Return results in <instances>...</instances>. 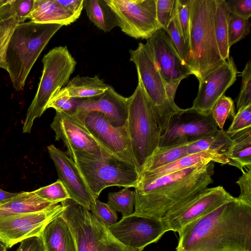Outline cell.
Segmentation results:
<instances>
[{"label": "cell", "mask_w": 251, "mask_h": 251, "mask_svg": "<svg viewBox=\"0 0 251 251\" xmlns=\"http://www.w3.org/2000/svg\"><path fill=\"white\" fill-rule=\"evenodd\" d=\"M176 251H251V205L225 203L186 226Z\"/></svg>", "instance_id": "cell-1"}, {"label": "cell", "mask_w": 251, "mask_h": 251, "mask_svg": "<svg viewBox=\"0 0 251 251\" xmlns=\"http://www.w3.org/2000/svg\"><path fill=\"white\" fill-rule=\"evenodd\" d=\"M214 164H198L153 179H138L132 215L160 220L213 182Z\"/></svg>", "instance_id": "cell-2"}, {"label": "cell", "mask_w": 251, "mask_h": 251, "mask_svg": "<svg viewBox=\"0 0 251 251\" xmlns=\"http://www.w3.org/2000/svg\"><path fill=\"white\" fill-rule=\"evenodd\" d=\"M215 0H192L186 64L199 80L222 65L215 33Z\"/></svg>", "instance_id": "cell-3"}, {"label": "cell", "mask_w": 251, "mask_h": 251, "mask_svg": "<svg viewBox=\"0 0 251 251\" xmlns=\"http://www.w3.org/2000/svg\"><path fill=\"white\" fill-rule=\"evenodd\" d=\"M62 26L29 21L18 24L6 53L7 71L16 91L25 86L27 76L42 51Z\"/></svg>", "instance_id": "cell-4"}, {"label": "cell", "mask_w": 251, "mask_h": 251, "mask_svg": "<svg viewBox=\"0 0 251 251\" xmlns=\"http://www.w3.org/2000/svg\"><path fill=\"white\" fill-rule=\"evenodd\" d=\"M127 98V125L131 148L138 172L158 147L161 133L141 79Z\"/></svg>", "instance_id": "cell-5"}, {"label": "cell", "mask_w": 251, "mask_h": 251, "mask_svg": "<svg viewBox=\"0 0 251 251\" xmlns=\"http://www.w3.org/2000/svg\"><path fill=\"white\" fill-rule=\"evenodd\" d=\"M42 62V74L37 92L27 109L23 133H30L34 120L41 117L53 95L68 83L77 63L67 46L51 49L44 55Z\"/></svg>", "instance_id": "cell-6"}, {"label": "cell", "mask_w": 251, "mask_h": 251, "mask_svg": "<svg viewBox=\"0 0 251 251\" xmlns=\"http://www.w3.org/2000/svg\"><path fill=\"white\" fill-rule=\"evenodd\" d=\"M61 203L64 209L60 215L71 230L77 251H140L118 241L107 226L72 200Z\"/></svg>", "instance_id": "cell-7"}, {"label": "cell", "mask_w": 251, "mask_h": 251, "mask_svg": "<svg viewBox=\"0 0 251 251\" xmlns=\"http://www.w3.org/2000/svg\"><path fill=\"white\" fill-rule=\"evenodd\" d=\"M72 159L97 199L107 187L134 188L136 185L139 176L136 167L112 154L100 157L75 155Z\"/></svg>", "instance_id": "cell-8"}, {"label": "cell", "mask_w": 251, "mask_h": 251, "mask_svg": "<svg viewBox=\"0 0 251 251\" xmlns=\"http://www.w3.org/2000/svg\"><path fill=\"white\" fill-rule=\"evenodd\" d=\"M129 52L130 60L136 66L138 77L148 95L162 134L167 129L171 118L183 109L168 99L164 82L148 46L140 42L135 50Z\"/></svg>", "instance_id": "cell-9"}, {"label": "cell", "mask_w": 251, "mask_h": 251, "mask_svg": "<svg viewBox=\"0 0 251 251\" xmlns=\"http://www.w3.org/2000/svg\"><path fill=\"white\" fill-rule=\"evenodd\" d=\"M71 115L87 129L103 148L136 167L127 123L123 126L115 127L105 115L98 111L76 110Z\"/></svg>", "instance_id": "cell-10"}, {"label": "cell", "mask_w": 251, "mask_h": 251, "mask_svg": "<svg viewBox=\"0 0 251 251\" xmlns=\"http://www.w3.org/2000/svg\"><path fill=\"white\" fill-rule=\"evenodd\" d=\"M115 13L122 31L135 39H147L161 28L156 0H105Z\"/></svg>", "instance_id": "cell-11"}, {"label": "cell", "mask_w": 251, "mask_h": 251, "mask_svg": "<svg viewBox=\"0 0 251 251\" xmlns=\"http://www.w3.org/2000/svg\"><path fill=\"white\" fill-rule=\"evenodd\" d=\"M236 199L222 186L207 188L175 207L161 220L167 232L173 231L179 234L191 223Z\"/></svg>", "instance_id": "cell-12"}, {"label": "cell", "mask_w": 251, "mask_h": 251, "mask_svg": "<svg viewBox=\"0 0 251 251\" xmlns=\"http://www.w3.org/2000/svg\"><path fill=\"white\" fill-rule=\"evenodd\" d=\"M217 127L211 114L203 115L189 108L183 109L171 118L160 135L158 148L191 144L214 133Z\"/></svg>", "instance_id": "cell-13"}, {"label": "cell", "mask_w": 251, "mask_h": 251, "mask_svg": "<svg viewBox=\"0 0 251 251\" xmlns=\"http://www.w3.org/2000/svg\"><path fill=\"white\" fill-rule=\"evenodd\" d=\"M64 209L57 204L46 210L0 217V241L10 249L23 240L40 236L46 226Z\"/></svg>", "instance_id": "cell-14"}, {"label": "cell", "mask_w": 251, "mask_h": 251, "mask_svg": "<svg viewBox=\"0 0 251 251\" xmlns=\"http://www.w3.org/2000/svg\"><path fill=\"white\" fill-rule=\"evenodd\" d=\"M50 126L55 132V140L63 141L71 159L75 155L100 157L112 154L69 114L56 111Z\"/></svg>", "instance_id": "cell-15"}, {"label": "cell", "mask_w": 251, "mask_h": 251, "mask_svg": "<svg viewBox=\"0 0 251 251\" xmlns=\"http://www.w3.org/2000/svg\"><path fill=\"white\" fill-rule=\"evenodd\" d=\"M107 227L120 242L140 251L148 245L157 242L167 232L161 219L132 214L122 217L119 222Z\"/></svg>", "instance_id": "cell-16"}, {"label": "cell", "mask_w": 251, "mask_h": 251, "mask_svg": "<svg viewBox=\"0 0 251 251\" xmlns=\"http://www.w3.org/2000/svg\"><path fill=\"white\" fill-rule=\"evenodd\" d=\"M239 72L232 57L199 80L197 96L189 109L203 115H209L212 109L225 92L236 80Z\"/></svg>", "instance_id": "cell-17"}, {"label": "cell", "mask_w": 251, "mask_h": 251, "mask_svg": "<svg viewBox=\"0 0 251 251\" xmlns=\"http://www.w3.org/2000/svg\"><path fill=\"white\" fill-rule=\"evenodd\" d=\"M146 40L164 83L181 82L192 75L165 29H158Z\"/></svg>", "instance_id": "cell-18"}, {"label": "cell", "mask_w": 251, "mask_h": 251, "mask_svg": "<svg viewBox=\"0 0 251 251\" xmlns=\"http://www.w3.org/2000/svg\"><path fill=\"white\" fill-rule=\"evenodd\" d=\"M47 149L54 164L58 179L63 184L70 199L89 211L97 199L91 192L75 162L54 145L48 146Z\"/></svg>", "instance_id": "cell-19"}, {"label": "cell", "mask_w": 251, "mask_h": 251, "mask_svg": "<svg viewBox=\"0 0 251 251\" xmlns=\"http://www.w3.org/2000/svg\"><path fill=\"white\" fill-rule=\"evenodd\" d=\"M76 110L98 111L103 113L115 127L124 126L128 117L127 98L118 94L111 86L102 95L79 99Z\"/></svg>", "instance_id": "cell-20"}, {"label": "cell", "mask_w": 251, "mask_h": 251, "mask_svg": "<svg viewBox=\"0 0 251 251\" xmlns=\"http://www.w3.org/2000/svg\"><path fill=\"white\" fill-rule=\"evenodd\" d=\"M210 162L228 164L229 160L225 156L216 152L204 151L188 154L169 164L153 170H141L139 173L138 178L153 179L198 164H208Z\"/></svg>", "instance_id": "cell-21"}, {"label": "cell", "mask_w": 251, "mask_h": 251, "mask_svg": "<svg viewBox=\"0 0 251 251\" xmlns=\"http://www.w3.org/2000/svg\"><path fill=\"white\" fill-rule=\"evenodd\" d=\"M40 237L45 251H77L71 230L60 214L46 226Z\"/></svg>", "instance_id": "cell-22"}, {"label": "cell", "mask_w": 251, "mask_h": 251, "mask_svg": "<svg viewBox=\"0 0 251 251\" xmlns=\"http://www.w3.org/2000/svg\"><path fill=\"white\" fill-rule=\"evenodd\" d=\"M28 19L36 23L62 26L70 25L77 19L56 0H34Z\"/></svg>", "instance_id": "cell-23"}, {"label": "cell", "mask_w": 251, "mask_h": 251, "mask_svg": "<svg viewBox=\"0 0 251 251\" xmlns=\"http://www.w3.org/2000/svg\"><path fill=\"white\" fill-rule=\"evenodd\" d=\"M58 203L44 200L34 192H21L15 197L0 203V217L40 211L48 209Z\"/></svg>", "instance_id": "cell-24"}, {"label": "cell", "mask_w": 251, "mask_h": 251, "mask_svg": "<svg viewBox=\"0 0 251 251\" xmlns=\"http://www.w3.org/2000/svg\"><path fill=\"white\" fill-rule=\"evenodd\" d=\"M230 137L232 143L226 156L229 160L228 164L243 172L244 168L251 166V127Z\"/></svg>", "instance_id": "cell-25"}, {"label": "cell", "mask_w": 251, "mask_h": 251, "mask_svg": "<svg viewBox=\"0 0 251 251\" xmlns=\"http://www.w3.org/2000/svg\"><path fill=\"white\" fill-rule=\"evenodd\" d=\"M108 86L98 75L94 77L78 75L69 80L66 88L71 97L87 99L102 95Z\"/></svg>", "instance_id": "cell-26"}, {"label": "cell", "mask_w": 251, "mask_h": 251, "mask_svg": "<svg viewBox=\"0 0 251 251\" xmlns=\"http://www.w3.org/2000/svg\"><path fill=\"white\" fill-rule=\"evenodd\" d=\"M83 8L90 21L103 31L118 26L117 17L105 0H83Z\"/></svg>", "instance_id": "cell-27"}, {"label": "cell", "mask_w": 251, "mask_h": 251, "mask_svg": "<svg viewBox=\"0 0 251 251\" xmlns=\"http://www.w3.org/2000/svg\"><path fill=\"white\" fill-rule=\"evenodd\" d=\"M231 143L232 140L226 131L224 129H220L214 133L188 145L187 152L188 155L209 151L226 156Z\"/></svg>", "instance_id": "cell-28"}, {"label": "cell", "mask_w": 251, "mask_h": 251, "mask_svg": "<svg viewBox=\"0 0 251 251\" xmlns=\"http://www.w3.org/2000/svg\"><path fill=\"white\" fill-rule=\"evenodd\" d=\"M216 0L215 33L220 55L226 61L229 57L228 43V23L230 14L226 0Z\"/></svg>", "instance_id": "cell-29"}, {"label": "cell", "mask_w": 251, "mask_h": 251, "mask_svg": "<svg viewBox=\"0 0 251 251\" xmlns=\"http://www.w3.org/2000/svg\"><path fill=\"white\" fill-rule=\"evenodd\" d=\"M189 145L158 148L146 160L140 170L160 168L187 155V148Z\"/></svg>", "instance_id": "cell-30"}, {"label": "cell", "mask_w": 251, "mask_h": 251, "mask_svg": "<svg viewBox=\"0 0 251 251\" xmlns=\"http://www.w3.org/2000/svg\"><path fill=\"white\" fill-rule=\"evenodd\" d=\"M34 0H3L0 4V20L15 18L19 24L28 19Z\"/></svg>", "instance_id": "cell-31"}, {"label": "cell", "mask_w": 251, "mask_h": 251, "mask_svg": "<svg viewBox=\"0 0 251 251\" xmlns=\"http://www.w3.org/2000/svg\"><path fill=\"white\" fill-rule=\"evenodd\" d=\"M107 203L115 211L120 212L122 217L129 216L134 212V191L124 188L118 192H110L108 194Z\"/></svg>", "instance_id": "cell-32"}, {"label": "cell", "mask_w": 251, "mask_h": 251, "mask_svg": "<svg viewBox=\"0 0 251 251\" xmlns=\"http://www.w3.org/2000/svg\"><path fill=\"white\" fill-rule=\"evenodd\" d=\"M166 30L179 56L186 64L189 55V49L185 45L178 21L176 4L173 15Z\"/></svg>", "instance_id": "cell-33"}, {"label": "cell", "mask_w": 251, "mask_h": 251, "mask_svg": "<svg viewBox=\"0 0 251 251\" xmlns=\"http://www.w3.org/2000/svg\"><path fill=\"white\" fill-rule=\"evenodd\" d=\"M251 26L249 20L230 14L228 23L229 47L245 38L250 32Z\"/></svg>", "instance_id": "cell-34"}, {"label": "cell", "mask_w": 251, "mask_h": 251, "mask_svg": "<svg viewBox=\"0 0 251 251\" xmlns=\"http://www.w3.org/2000/svg\"><path fill=\"white\" fill-rule=\"evenodd\" d=\"M211 114L217 126L220 129H223L227 119H233L235 115L233 100L231 98L223 95L213 106Z\"/></svg>", "instance_id": "cell-35"}, {"label": "cell", "mask_w": 251, "mask_h": 251, "mask_svg": "<svg viewBox=\"0 0 251 251\" xmlns=\"http://www.w3.org/2000/svg\"><path fill=\"white\" fill-rule=\"evenodd\" d=\"M79 99L71 97L66 87L62 88L51 98L47 108H52L56 111L64 112L70 115L76 111Z\"/></svg>", "instance_id": "cell-36"}, {"label": "cell", "mask_w": 251, "mask_h": 251, "mask_svg": "<svg viewBox=\"0 0 251 251\" xmlns=\"http://www.w3.org/2000/svg\"><path fill=\"white\" fill-rule=\"evenodd\" d=\"M19 23L14 17L0 20V68L7 70L6 53L16 26Z\"/></svg>", "instance_id": "cell-37"}, {"label": "cell", "mask_w": 251, "mask_h": 251, "mask_svg": "<svg viewBox=\"0 0 251 251\" xmlns=\"http://www.w3.org/2000/svg\"><path fill=\"white\" fill-rule=\"evenodd\" d=\"M33 192L44 200L58 203L70 199L65 188L59 179L49 185L34 190Z\"/></svg>", "instance_id": "cell-38"}, {"label": "cell", "mask_w": 251, "mask_h": 251, "mask_svg": "<svg viewBox=\"0 0 251 251\" xmlns=\"http://www.w3.org/2000/svg\"><path fill=\"white\" fill-rule=\"evenodd\" d=\"M242 77V85L237 97L236 108L237 111L251 104V60L247 63L244 69L240 73Z\"/></svg>", "instance_id": "cell-39"}, {"label": "cell", "mask_w": 251, "mask_h": 251, "mask_svg": "<svg viewBox=\"0 0 251 251\" xmlns=\"http://www.w3.org/2000/svg\"><path fill=\"white\" fill-rule=\"evenodd\" d=\"M192 0H176V9L185 45L189 52V30Z\"/></svg>", "instance_id": "cell-40"}, {"label": "cell", "mask_w": 251, "mask_h": 251, "mask_svg": "<svg viewBox=\"0 0 251 251\" xmlns=\"http://www.w3.org/2000/svg\"><path fill=\"white\" fill-rule=\"evenodd\" d=\"M91 213L100 222L106 226H110L117 223L118 216L116 211L107 203L100 201L98 199L90 207Z\"/></svg>", "instance_id": "cell-41"}, {"label": "cell", "mask_w": 251, "mask_h": 251, "mask_svg": "<svg viewBox=\"0 0 251 251\" xmlns=\"http://www.w3.org/2000/svg\"><path fill=\"white\" fill-rule=\"evenodd\" d=\"M251 127V104L237 111L228 129L226 131L229 136L246 128Z\"/></svg>", "instance_id": "cell-42"}, {"label": "cell", "mask_w": 251, "mask_h": 251, "mask_svg": "<svg viewBox=\"0 0 251 251\" xmlns=\"http://www.w3.org/2000/svg\"><path fill=\"white\" fill-rule=\"evenodd\" d=\"M176 0H156L157 21L161 28L166 29L173 15Z\"/></svg>", "instance_id": "cell-43"}, {"label": "cell", "mask_w": 251, "mask_h": 251, "mask_svg": "<svg viewBox=\"0 0 251 251\" xmlns=\"http://www.w3.org/2000/svg\"><path fill=\"white\" fill-rule=\"evenodd\" d=\"M236 183L240 187V194L237 198L240 201L251 205V166L245 167Z\"/></svg>", "instance_id": "cell-44"}, {"label": "cell", "mask_w": 251, "mask_h": 251, "mask_svg": "<svg viewBox=\"0 0 251 251\" xmlns=\"http://www.w3.org/2000/svg\"><path fill=\"white\" fill-rule=\"evenodd\" d=\"M230 14L249 20L251 16V0H226Z\"/></svg>", "instance_id": "cell-45"}, {"label": "cell", "mask_w": 251, "mask_h": 251, "mask_svg": "<svg viewBox=\"0 0 251 251\" xmlns=\"http://www.w3.org/2000/svg\"><path fill=\"white\" fill-rule=\"evenodd\" d=\"M42 239L40 236L26 238L22 242L16 251H44Z\"/></svg>", "instance_id": "cell-46"}, {"label": "cell", "mask_w": 251, "mask_h": 251, "mask_svg": "<svg viewBox=\"0 0 251 251\" xmlns=\"http://www.w3.org/2000/svg\"><path fill=\"white\" fill-rule=\"evenodd\" d=\"M57 2L78 19L83 8V0H56Z\"/></svg>", "instance_id": "cell-47"}, {"label": "cell", "mask_w": 251, "mask_h": 251, "mask_svg": "<svg viewBox=\"0 0 251 251\" xmlns=\"http://www.w3.org/2000/svg\"><path fill=\"white\" fill-rule=\"evenodd\" d=\"M180 82H170L168 83H164L165 89L169 100L172 103L175 102V97L178 86Z\"/></svg>", "instance_id": "cell-48"}, {"label": "cell", "mask_w": 251, "mask_h": 251, "mask_svg": "<svg viewBox=\"0 0 251 251\" xmlns=\"http://www.w3.org/2000/svg\"><path fill=\"white\" fill-rule=\"evenodd\" d=\"M18 194L19 193L6 192L0 189V203L6 200L17 196Z\"/></svg>", "instance_id": "cell-49"}, {"label": "cell", "mask_w": 251, "mask_h": 251, "mask_svg": "<svg viewBox=\"0 0 251 251\" xmlns=\"http://www.w3.org/2000/svg\"><path fill=\"white\" fill-rule=\"evenodd\" d=\"M7 249L6 246L0 241V251H4Z\"/></svg>", "instance_id": "cell-50"}, {"label": "cell", "mask_w": 251, "mask_h": 251, "mask_svg": "<svg viewBox=\"0 0 251 251\" xmlns=\"http://www.w3.org/2000/svg\"><path fill=\"white\" fill-rule=\"evenodd\" d=\"M3 0H0V4L2 2Z\"/></svg>", "instance_id": "cell-51"}, {"label": "cell", "mask_w": 251, "mask_h": 251, "mask_svg": "<svg viewBox=\"0 0 251 251\" xmlns=\"http://www.w3.org/2000/svg\"><path fill=\"white\" fill-rule=\"evenodd\" d=\"M7 251V250L4 251Z\"/></svg>", "instance_id": "cell-52"}, {"label": "cell", "mask_w": 251, "mask_h": 251, "mask_svg": "<svg viewBox=\"0 0 251 251\" xmlns=\"http://www.w3.org/2000/svg\"></svg>", "instance_id": "cell-53"}]
</instances>
